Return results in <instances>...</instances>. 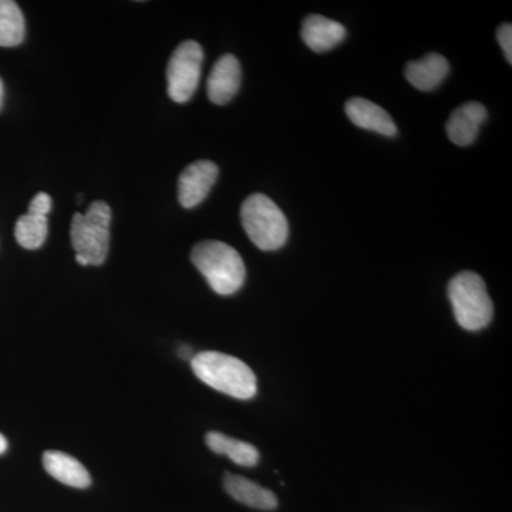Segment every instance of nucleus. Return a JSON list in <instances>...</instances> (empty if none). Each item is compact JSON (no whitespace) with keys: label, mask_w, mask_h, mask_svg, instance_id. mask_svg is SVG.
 Segmentation results:
<instances>
[{"label":"nucleus","mask_w":512,"mask_h":512,"mask_svg":"<svg viewBox=\"0 0 512 512\" xmlns=\"http://www.w3.org/2000/svg\"><path fill=\"white\" fill-rule=\"evenodd\" d=\"M191 367L201 382L235 399H252L258 390L255 373L237 357L201 352L192 357Z\"/></svg>","instance_id":"1"},{"label":"nucleus","mask_w":512,"mask_h":512,"mask_svg":"<svg viewBox=\"0 0 512 512\" xmlns=\"http://www.w3.org/2000/svg\"><path fill=\"white\" fill-rule=\"evenodd\" d=\"M191 261L218 295H234L244 286V261L237 249L225 242H200L192 249Z\"/></svg>","instance_id":"2"},{"label":"nucleus","mask_w":512,"mask_h":512,"mask_svg":"<svg viewBox=\"0 0 512 512\" xmlns=\"http://www.w3.org/2000/svg\"><path fill=\"white\" fill-rule=\"evenodd\" d=\"M242 227L262 251H276L288 241L289 225L284 212L271 198L254 194L241 207Z\"/></svg>","instance_id":"3"},{"label":"nucleus","mask_w":512,"mask_h":512,"mask_svg":"<svg viewBox=\"0 0 512 512\" xmlns=\"http://www.w3.org/2000/svg\"><path fill=\"white\" fill-rule=\"evenodd\" d=\"M448 299L458 325L471 332L484 329L491 322L494 306L483 278L474 272H461L448 284Z\"/></svg>","instance_id":"4"},{"label":"nucleus","mask_w":512,"mask_h":512,"mask_svg":"<svg viewBox=\"0 0 512 512\" xmlns=\"http://www.w3.org/2000/svg\"><path fill=\"white\" fill-rule=\"evenodd\" d=\"M111 208L107 202L94 201L86 214H74L70 239L76 255L87 264L99 266L106 261L110 244Z\"/></svg>","instance_id":"5"},{"label":"nucleus","mask_w":512,"mask_h":512,"mask_svg":"<svg viewBox=\"0 0 512 512\" xmlns=\"http://www.w3.org/2000/svg\"><path fill=\"white\" fill-rule=\"evenodd\" d=\"M204 52L194 40H185L174 50L167 67L168 96L175 103H187L200 83Z\"/></svg>","instance_id":"6"},{"label":"nucleus","mask_w":512,"mask_h":512,"mask_svg":"<svg viewBox=\"0 0 512 512\" xmlns=\"http://www.w3.org/2000/svg\"><path fill=\"white\" fill-rule=\"evenodd\" d=\"M218 174L220 170L212 161H195L185 168L178 180V200L185 210L197 207L207 198Z\"/></svg>","instance_id":"7"},{"label":"nucleus","mask_w":512,"mask_h":512,"mask_svg":"<svg viewBox=\"0 0 512 512\" xmlns=\"http://www.w3.org/2000/svg\"><path fill=\"white\" fill-rule=\"evenodd\" d=\"M241 64L234 55L222 56L212 67L207 82L208 99L224 106L237 96L241 87Z\"/></svg>","instance_id":"8"},{"label":"nucleus","mask_w":512,"mask_h":512,"mask_svg":"<svg viewBox=\"0 0 512 512\" xmlns=\"http://www.w3.org/2000/svg\"><path fill=\"white\" fill-rule=\"evenodd\" d=\"M487 119V110L477 101L458 107L447 121V136L456 146L467 147L476 141L480 127Z\"/></svg>","instance_id":"9"},{"label":"nucleus","mask_w":512,"mask_h":512,"mask_svg":"<svg viewBox=\"0 0 512 512\" xmlns=\"http://www.w3.org/2000/svg\"><path fill=\"white\" fill-rule=\"evenodd\" d=\"M346 116L357 127L375 131L386 137H394L397 127L392 117L382 107L363 97H353L345 106Z\"/></svg>","instance_id":"10"},{"label":"nucleus","mask_w":512,"mask_h":512,"mask_svg":"<svg viewBox=\"0 0 512 512\" xmlns=\"http://www.w3.org/2000/svg\"><path fill=\"white\" fill-rule=\"evenodd\" d=\"M301 36L305 45L313 52L325 53L345 40L346 29L336 20L320 15H309L303 20Z\"/></svg>","instance_id":"11"},{"label":"nucleus","mask_w":512,"mask_h":512,"mask_svg":"<svg viewBox=\"0 0 512 512\" xmlns=\"http://www.w3.org/2000/svg\"><path fill=\"white\" fill-rule=\"evenodd\" d=\"M448 72H450V64L446 57L439 53H429L423 59L410 62L404 70L409 83L421 92H430L439 87L446 79Z\"/></svg>","instance_id":"12"},{"label":"nucleus","mask_w":512,"mask_h":512,"mask_svg":"<svg viewBox=\"0 0 512 512\" xmlns=\"http://www.w3.org/2000/svg\"><path fill=\"white\" fill-rule=\"evenodd\" d=\"M43 466L49 476L74 488H87L92 484L87 468L76 458L63 451L50 450L43 454Z\"/></svg>","instance_id":"13"},{"label":"nucleus","mask_w":512,"mask_h":512,"mask_svg":"<svg viewBox=\"0 0 512 512\" xmlns=\"http://www.w3.org/2000/svg\"><path fill=\"white\" fill-rule=\"evenodd\" d=\"M225 491L238 503L256 508V510L271 511L278 507V498L272 491L248 480V478L227 474L224 478Z\"/></svg>","instance_id":"14"},{"label":"nucleus","mask_w":512,"mask_h":512,"mask_svg":"<svg viewBox=\"0 0 512 512\" xmlns=\"http://www.w3.org/2000/svg\"><path fill=\"white\" fill-rule=\"evenodd\" d=\"M207 446L214 453L231 458L238 466L254 467L259 461V451L252 444L232 439L218 431H211L207 434Z\"/></svg>","instance_id":"15"},{"label":"nucleus","mask_w":512,"mask_h":512,"mask_svg":"<svg viewBox=\"0 0 512 512\" xmlns=\"http://www.w3.org/2000/svg\"><path fill=\"white\" fill-rule=\"evenodd\" d=\"M26 25L22 10L12 0H0V46L15 47L25 39Z\"/></svg>","instance_id":"16"},{"label":"nucleus","mask_w":512,"mask_h":512,"mask_svg":"<svg viewBox=\"0 0 512 512\" xmlns=\"http://www.w3.org/2000/svg\"><path fill=\"white\" fill-rule=\"evenodd\" d=\"M49 231L47 217L40 215L25 214L16 222L15 237L20 247L26 249H37L45 244Z\"/></svg>","instance_id":"17"},{"label":"nucleus","mask_w":512,"mask_h":512,"mask_svg":"<svg viewBox=\"0 0 512 512\" xmlns=\"http://www.w3.org/2000/svg\"><path fill=\"white\" fill-rule=\"evenodd\" d=\"M52 211V198L46 192H39L35 195L29 205V214L40 215V217H47L49 212Z\"/></svg>","instance_id":"18"},{"label":"nucleus","mask_w":512,"mask_h":512,"mask_svg":"<svg viewBox=\"0 0 512 512\" xmlns=\"http://www.w3.org/2000/svg\"><path fill=\"white\" fill-rule=\"evenodd\" d=\"M498 43L503 49L508 62H512V26L511 23H504L497 32Z\"/></svg>","instance_id":"19"},{"label":"nucleus","mask_w":512,"mask_h":512,"mask_svg":"<svg viewBox=\"0 0 512 512\" xmlns=\"http://www.w3.org/2000/svg\"><path fill=\"white\" fill-rule=\"evenodd\" d=\"M8 450V440L5 439L3 434H0V454L5 453Z\"/></svg>","instance_id":"20"},{"label":"nucleus","mask_w":512,"mask_h":512,"mask_svg":"<svg viewBox=\"0 0 512 512\" xmlns=\"http://www.w3.org/2000/svg\"><path fill=\"white\" fill-rule=\"evenodd\" d=\"M2 100H3V83H2V80H0V106H2Z\"/></svg>","instance_id":"21"}]
</instances>
